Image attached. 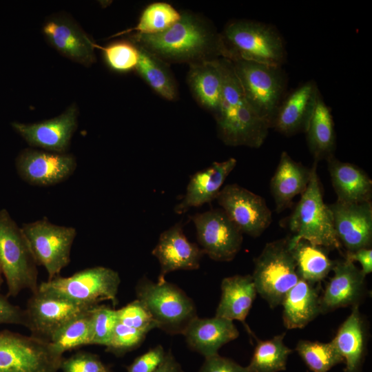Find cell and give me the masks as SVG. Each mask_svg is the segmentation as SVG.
<instances>
[{"mask_svg":"<svg viewBox=\"0 0 372 372\" xmlns=\"http://www.w3.org/2000/svg\"><path fill=\"white\" fill-rule=\"evenodd\" d=\"M129 41L168 65H189L225 58L220 32L202 15L181 12L180 19L166 30L155 34L133 33Z\"/></svg>","mask_w":372,"mask_h":372,"instance_id":"6da1fadb","label":"cell"},{"mask_svg":"<svg viewBox=\"0 0 372 372\" xmlns=\"http://www.w3.org/2000/svg\"><path fill=\"white\" fill-rule=\"evenodd\" d=\"M223 86L218 108L214 115L218 134L227 145L260 147L270 127L246 99L230 60L220 58Z\"/></svg>","mask_w":372,"mask_h":372,"instance_id":"7a4b0ae2","label":"cell"},{"mask_svg":"<svg viewBox=\"0 0 372 372\" xmlns=\"http://www.w3.org/2000/svg\"><path fill=\"white\" fill-rule=\"evenodd\" d=\"M225 59L281 66L287 52L283 39L275 28L258 21L238 19L229 22L220 32Z\"/></svg>","mask_w":372,"mask_h":372,"instance_id":"3957f363","label":"cell"},{"mask_svg":"<svg viewBox=\"0 0 372 372\" xmlns=\"http://www.w3.org/2000/svg\"><path fill=\"white\" fill-rule=\"evenodd\" d=\"M314 161L311 177L305 191L289 218V228L297 241L304 240L329 251L340 250L342 246L335 232L329 206L323 200L320 181Z\"/></svg>","mask_w":372,"mask_h":372,"instance_id":"277c9868","label":"cell"},{"mask_svg":"<svg viewBox=\"0 0 372 372\" xmlns=\"http://www.w3.org/2000/svg\"><path fill=\"white\" fill-rule=\"evenodd\" d=\"M37 264L21 228L9 212L0 210V267L8 296L16 297L24 289L37 291Z\"/></svg>","mask_w":372,"mask_h":372,"instance_id":"5b68a950","label":"cell"},{"mask_svg":"<svg viewBox=\"0 0 372 372\" xmlns=\"http://www.w3.org/2000/svg\"><path fill=\"white\" fill-rule=\"evenodd\" d=\"M135 291L136 299L149 311L156 328L167 333L183 335L190 322L198 316L192 299L166 280L154 282L143 276L138 281Z\"/></svg>","mask_w":372,"mask_h":372,"instance_id":"8992f818","label":"cell"},{"mask_svg":"<svg viewBox=\"0 0 372 372\" xmlns=\"http://www.w3.org/2000/svg\"><path fill=\"white\" fill-rule=\"evenodd\" d=\"M257 293L273 309L300 280L291 249L290 236L267 242L254 259L251 275Z\"/></svg>","mask_w":372,"mask_h":372,"instance_id":"52a82bcc","label":"cell"},{"mask_svg":"<svg viewBox=\"0 0 372 372\" xmlns=\"http://www.w3.org/2000/svg\"><path fill=\"white\" fill-rule=\"evenodd\" d=\"M230 61L246 99L271 128L287 86V77L281 66L239 59Z\"/></svg>","mask_w":372,"mask_h":372,"instance_id":"ba28073f","label":"cell"},{"mask_svg":"<svg viewBox=\"0 0 372 372\" xmlns=\"http://www.w3.org/2000/svg\"><path fill=\"white\" fill-rule=\"evenodd\" d=\"M121 278L115 270L96 266L81 270L68 277L56 276L42 282L38 290L90 307L110 300L118 304Z\"/></svg>","mask_w":372,"mask_h":372,"instance_id":"9c48e42d","label":"cell"},{"mask_svg":"<svg viewBox=\"0 0 372 372\" xmlns=\"http://www.w3.org/2000/svg\"><path fill=\"white\" fill-rule=\"evenodd\" d=\"M63 359L49 342L32 335L0 331V372H57Z\"/></svg>","mask_w":372,"mask_h":372,"instance_id":"30bf717a","label":"cell"},{"mask_svg":"<svg viewBox=\"0 0 372 372\" xmlns=\"http://www.w3.org/2000/svg\"><path fill=\"white\" fill-rule=\"evenodd\" d=\"M21 228L37 265L43 266L48 273V280L59 276L70 262L76 229L55 225L47 218L23 223Z\"/></svg>","mask_w":372,"mask_h":372,"instance_id":"8fae6325","label":"cell"},{"mask_svg":"<svg viewBox=\"0 0 372 372\" xmlns=\"http://www.w3.org/2000/svg\"><path fill=\"white\" fill-rule=\"evenodd\" d=\"M196 238L205 254L219 262L232 260L241 249L243 236L221 209L191 217Z\"/></svg>","mask_w":372,"mask_h":372,"instance_id":"7c38bea8","label":"cell"},{"mask_svg":"<svg viewBox=\"0 0 372 372\" xmlns=\"http://www.w3.org/2000/svg\"><path fill=\"white\" fill-rule=\"evenodd\" d=\"M216 199L242 234L260 236L271 223V211L265 200L237 184L222 187Z\"/></svg>","mask_w":372,"mask_h":372,"instance_id":"4fadbf2b","label":"cell"},{"mask_svg":"<svg viewBox=\"0 0 372 372\" xmlns=\"http://www.w3.org/2000/svg\"><path fill=\"white\" fill-rule=\"evenodd\" d=\"M92 308L37 289L32 293L24 309V327L32 335L49 342L65 324Z\"/></svg>","mask_w":372,"mask_h":372,"instance_id":"5bb4252c","label":"cell"},{"mask_svg":"<svg viewBox=\"0 0 372 372\" xmlns=\"http://www.w3.org/2000/svg\"><path fill=\"white\" fill-rule=\"evenodd\" d=\"M76 166V158L72 154L32 148L23 149L15 160L19 177L30 185L40 187L64 181L74 172Z\"/></svg>","mask_w":372,"mask_h":372,"instance_id":"9a60e30c","label":"cell"},{"mask_svg":"<svg viewBox=\"0 0 372 372\" xmlns=\"http://www.w3.org/2000/svg\"><path fill=\"white\" fill-rule=\"evenodd\" d=\"M78 109L73 103L61 114L34 123L13 122L11 125L29 145L55 153H67L78 126Z\"/></svg>","mask_w":372,"mask_h":372,"instance_id":"2e32d148","label":"cell"},{"mask_svg":"<svg viewBox=\"0 0 372 372\" xmlns=\"http://www.w3.org/2000/svg\"><path fill=\"white\" fill-rule=\"evenodd\" d=\"M337 238L347 251L371 247L372 203H347L336 200L329 205Z\"/></svg>","mask_w":372,"mask_h":372,"instance_id":"e0dca14e","label":"cell"},{"mask_svg":"<svg viewBox=\"0 0 372 372\" xmlns=\"http://www.w3.org/2000/svg\"><path fill=\"white\" fill-rule=\"evenodd\" d=\"M152 254L160 264L157 281L160 282L165 281V276L172 271L198 269L205 255L199 246L187 238L181 222L161 234Z\"/></svg>","mask_w":372,"mask_h":372,"instance_id":"ac0fdd59","label":"cell"},{"mask_svg":"<svg viewBox=\"0 0 372 372\" xmlns=\"http://www.w3.org/2000/svg\"><path fill=\"white\" fill-rule=\"evenodd\" d=\"M320 95L314 81H308L285 95L271 128L285 136L305 132Z\"/></svg>","mask_w":372,"mask_h":372,"instance_id":"d6986e66","label":"cell"},{"mask_svg":"<svg viewBox=\"0 0 372 372\" xmlns=\"http://www.w3.org/2000/svg\"><path fill=\"white\" fill-rule=\"evenodd\" d=\"M333 276L320 296L321 313L346 307L359 306L365 291V275L345 258L335 261Z\"/></svg>","mask_w":372,"mask_h":372,"instance_id":"ffe728a7","label":"cell"},{"mask_svg":"<svg viewBox=\"0 0 372 372\" xmlns=\"http://www.w3.org/2000/svg\"><path fill=\"white\" fill-rule=\"evenodd\" d=\"M43 32L48 42L68 59L85 66L96 61V43L72 20L52 17L44 24Z\"/></svg>","mask_w":372,"mask_h":372,"instance_id":"44dd1931","label":"cell"},{"mask_svg":"<svg viewBox=\"0 0 372 372\" xmlns=\"http://www.w3.org/2000/svg\"><path fill=\"white\" fill-rule=\"evenodd\" d=\"M236 164V158H229L224 161L214 162L191 176L185 194L174 207V212L183 214L192 207H200L216 199Z\"/></svg>","mask_w":372,"mask_h":372,"instance_id":"7402d4cb","label":"cell"},{"mask_svg":"<svg viewBox=\"0 0 372 372\" xmlns=\"http://www.w3.org/2000/svg\"><path fill=\"white\" fill-rule=\"evenodd\" d=\"M183 335L192 350L207 358L218 354L223 345L236 339L239 331L231 320L216 316L210 318L197 316L190 322Z\"/></svg>","mask_w":372,"mask_h":372,"instance_id":"603a6c76","label":"cell"},{"mask_svg":"<svg viewBox=\"0 0 372 372\" xmlns=\"http://www.w3.org/2000/svg\"><path fill=\"white\" fill-rule=\"evenodd\" d=\"M311 172V168L294 161L287 152H282L270 181V191L277 212L290 206L293 199L305 191Z\"/></svg>","mask_w":372,"mask_h":372,"instance_id":"cb8c5ba5","label":"cell"},{"mask_svg":"<svg viewBox=\"0 0 372 372\" xmlns=\"http://www.w3.org/2000/svg\"><path fill=\"white\" fill-rule=\"evenodd\" d=\"M327 161L338 201L347 203L371 201L372 180L364 170L354 164L340 161L334 156Z\"/></svg>","mask_w":372,"mask_h":372,"instance_id":"d4e9b609","label":"cell"},{"mask_svg":"<svg viewBox=\"0 0 372 372\" xmlns=\"http://www.w3.org/2000/svg\"><path fill=\"white\" fill-rule=\"evenodd\" d=\"M221 297L215 316L238 320L249 329L245 320L256 297L257 291L251 275H235L223 278Z\"/></svg>","mask_w":372,"mask_h":372,"instance_id":"484cf974","label":"cell"},{"mask_svg":"<svg viewBox=\"0 0 372 372\" xmlns=\"http://www.w3.org/2000/svg\"><path fill=\"white\" fill-rule=\"evenodd\" d=\"M281 304L283 322L288 329H302L321 313L320 296L315 284L300 278L285 294Z\"/></svg>","mask_w":372,"mask_h":372,"instance_id":"4316f807","label":"cell"},{"mask_svg":"<svg viewBox=\"0 0 372 372\" xmlns=\"http://www.w3.org/2000/svg\"><path fill=\"white\" fill-rule=\"evenodd\" d=\"M187 81L197 103L214 115L222 93L220 58L189 65Z\"/></svg>","mask_w":372,"mask_h":372,"instance_id":"83f0119b","label":"cell"},{"mask_svg":"<svg viewBox=\"0 0 372 372\" xmlns=\"http://www.w3.org/2000/svg\"><path fill=\"white\" fill-rule=\"evenodd\" d=\"M331 342L344 360V372H359L364 358L366 331L358 305L352 307Z\"/></svg>","mask_w":372,"mask_h":372,"instance_id":"f1b7e54d","label":"cell"},{"mask_svg":"<svg viewBox=\"0 0 372 372\" xmlns=\"http://www.w3.org/2000/svg\"><path fill=\"white\" fill-rule=\"evenodd\" d=\"M308 147L318 162L334 156L335 132L330 108L321 94L318 99L315 109L305 131Z\"/></svg>","mask_w":372,"mask_h":372,"instance_id":"f546056e","label":"cell"},{"mask_svg":"<svg viewBox=\"0 0 372 372\" xmlns=\"http://www.w3.org/2000/svg\"><path fill=\"white\" fill-rule=\"evenodd\" d=\"M290 245L300 279L316 285L332 271L335 261L329 257L328 249L304 240L295 241L291 236Z\"/></svg>","mask_w":372,"mask_h":372,"instance_id":"4dcf8cb0","label":"cell"},{"mask_svg":"<svg viewBox=\"0 0 372 372\" xmlns=\"http://www.w3.org/2000/svg\"><path fill=\"white\" fill-rule=\"evenodd\" d=\"M136 47L139 54L135 68L137 73L160 96L170 101L176 100L178 86L169 65L143 48Z\"/></svg>","mask_w":372,"mask_h":372,"instance_id":"1f68e13d","label":"cell"},{"mask_svg":"<svg viewBox=\"0 0 372 372\" xmlns=\"http://www.w3.org/2000/svg\"><path fill=\"white\" fill-rule=\"evenodd\" d=\"M285 333L265 340H258L248 372H279L286 369L289 355L293 350L284 344Z\"/></svg>","mask_w":372,"mask_h":372,"instance_id":"d6a6232c","label":"cell"},{"mask_svg":"<svg viewBox=\"0 0 372 372\" xmlns=\"http://www.w3.org/2000/svg\"><path fill=\"white\" fill-rule=\"evenodd\" d=\"M181 17V12L166 2H154L148 5L142 12L135 27L114 35L118 37L134 32L140 34H155L169 28Z\"/></svg>","mask_w":372,"mask_h":372,"instance_id":"836d02e7","label":"cell"},{"mask_svg":"<svg viewBox=\"0 0 372 372\" xmlns=\"http://www.w3.org/2000/svg\"><path fill=\"white\" fill-rule=\"evenodd\" d=\"M90 310L72 319L52 335L49 342L56 353L63 355L67 351L90 344Z\"/></svg>","mask_w":372,"mask_h":372,"instance_id":"e575fe53","label":"cell"},{"mask_svg":"<svg viewBox=\"0 0 372 372\" xmlns=\"http://www.w3.org/2000/svg\"><path fill=\"white\" fill-rule=\"evenodd\" d=\"M296 351L312 372H328L335 365L344 362L331 342L301 340L297 343Z\"/></svg>","mask_w":372,"mask_h":372,"instance_id":"d590c367","label":"cell"},{"mask_svg":"<svg viewBox=\"0 0 372 372\" xmlns=\"http://www.w3.org/2000/svg\"><path fill=\"white\" fill-rule=\"evenodd\" d=\"M95 48L103 52L107 65L117 72L135 70L138 61L137 47L130 41H119L102 47L95 44Z\"/></svg>","mask_w":372,"mask_h":372,"instance_id":"8d00e7d4","label":"cell"},{"mask_svg":"<svg viewBox=\"0 0 372 372\" xmlns=\"http://www.w3.org/2000/svg\"><path fill=\"white\" fill-rule=\"evenodd\" d=\"M91 312L92 338L90 344L106 347L118 322L116 310L105 305H96Z\"/></svg>","mask_w":372,"mask_h":372,"instance_id":"74e56055","label":"cell"},{"mask_svg":"<svg viewBox=\"0 0 372 372\" xmlns=\"http://www.w3.org/2000/svg\"><path fill=\"white\" fill-rule=\"evenodd\" d=\"M147 333V331L134 329L118 322L105 351L116 356H122L138 348Z\"/></svg>","mask_w":372,"mask_h":372,"instance_id":"f35d334b","label":"cell"},{"mask_svg":"<svg viewBox=\"0 0 372 372\" xmlns=\"http://www.w3.org/2000/svg\"><path fill=\"white\" fill-rule=\"evenodd\" d=\"M116 313L118 322L128 327L148 332L156 328L149 311L138 299L116 310Z\"/></svg>","mask_w":372,"mask_h":372,"instance_id":"ab89813d","label":"cell"},{"mask_svg":"<svg viewBox=\"0 0 372 372\" xmlns=\"http://www.w3.org/2000/svg\"><path fill=\"white\" fill-rule=\"evenodd\" d=\"M60 369L63 372H113L98 355L85 351L63 358Z\"/></svg>","mask_w":372,"mask_h":372,"instance_id":"60d3db41","label":"cell"},{"mask_svg":"<svg viewBox=\"0 0 372 372\" xmlns=\"http://www.w3.org/2000/svg\"><path fill=\"white\" fill-rule=\"evenodd\" d=\"M165 354L163 347L161 345H157L136 357L126 367L127 372H153L163 361Z\"/></svg>","mask_w":372,"mask_h":372,"instance_id":"b9f144b4","label":"cell"},{"mask_svg":"<svg viewBox=\"0 0 372 372\" xmlns=\"http://www.w3.org/2000/svg\"><path fill=\"white\" fill-rule=\"evenodd\" d=\"M198 372H248V371L246 367L218 353L205 358V361Z\"/></svg>","mask_w":372,"mask_h":372,"instance_id":"7bdbcfd3","label":"cell"},{"mask_svg":"<svg viewBox=\"0 0 372 372\" xmlns=\"http://www.w3.org/2000/svg\"><path fill=\"white\" fill-rule=\"evenodd\" d=\"M24 309L12 304L8 298L0 294V324L25 326Z\"/></svg>","mask_w":372,"mask_h":372,"instance_id":"ee69618b","label":"cell"},{"mask_svg":"<svg viewBox=\"0 0 372 372\" xmlns=\"http://www.w3.org/2000/svg\"><path fill=\"white\" fill-rule=\"evenodd\" d=\"M344 258L353 262H358L361 265L360 269L365 276L371 273V247L361 248L354 251H347Z\"/></svg>","mask_w":372,"mask_h":372,"instance_id":"f6af8a7d","label":"cell"},{"mask_svg":"<svg viewBox=\"0 0 372 372\" xmlns=\"http://www.w3.org/2000/svg\"><path fill=\"white\" fill-rule=\"evenodd\" d=\"M153 372H185L180 364L173 355L171 350L166 352L165 357L161 364Z\"/></svg>","mask_w":372,"mask_h":372,"instance_id":"bcb514c9","label":"cell"},{"mask_svg":"<svg viewBox=\"0 0 372 372\" xmlns=\"http://www.w3.org/2000/svg\"><path fill=\"white\" fill-rule=\"evenodd\" d=\"M2 272H1V267H0V288L1 287V285L3 283V278H2Z\"/></svg>","mask_w":372,"mask_h":372,"instance_id":"7dc6e473","label":"cell"}]
</instances>
